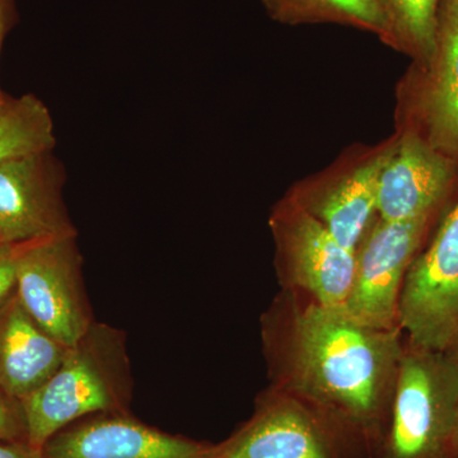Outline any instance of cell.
I'll return each instance as SVG.
<instances>
[{"instance_id": "52a82bcc", "label": "cell", "mask_w": 458, "mask_h": 458, "mask_svg": "<svg viewBox=\"0 0 458 458\" xmlns=\"http://www.w3.org/2000/svg\"><path fill=\"white\" fill-rule=\"evenodd\" d=\"M397 322L410 345L445 352L450 344L458 325V203L410 264Z\"/></svg>"}, {"instance_id": "8992f818", "label": "cell", "mask_w": 458, "mask_h": 458, "mask_svg": "<svg viewBox=\"0 0 458 458\" xmlns=\"http://www.w3.org/2000/svg\"><path fill=\"white\" fill-rule=\"evenodd\" d=\"M269 225L280 289L309 295L327 306H345L354 279L355 251L343 246L291 197L274 207Z\"/></svg>"}, {"instance_id": "2e32d148", "label": "cell", "mask_w": 458, "mask_h": 458, "mask_svg": "<svg viewBox=\"0 0 458 458\" xmlns=\"http://www.w3.org/2000/svg\"><path fill=\"white\" fill-rule=\"evenodd\" d=\"M271 17L286 25L336 23L376 33L386 40L387 25L377 0H261Z\"/></svg>"}, {"instance_id": "9a60e30c", "label": "cell", "mask_w": 458, "mask_h": 458, "mask_svg": "<svg viewBox=\"0 0 458 458\" xmlns=\"http://www.w3.org/2000/svg\"><path fill=\"white\" fill-rule=\"evenodd\" d=\"M49 108L33 95L7 98L0 105V165L53 150L56 144Z\"/></svg>"}, {"instance_id": "5b68a950", "label": "cell", "mask_w": 458, "mask_h": 458, "mask_svg": "<svg viewBox=\"0 0 458 458\" xmlns=\"http://www.w3.org/2000/svg\"><path fill=\"white\" fill-rule=\"evenodd\" d=\"M16 292L36 324L73 348L95 324L84 294L77 233L14 246Z\"/></svg>"}, {"instance_id": "7402d4cb", "label": "cell", "mask_w": 458, "mask_h": 458, "mask_svg": "<svg viewBox=\"0 0 458 458\" xmlns=\"http://www.w3.org/2000/svg\"><path fill=\"white\" fill-rule=\"evenodd\" d=\"M443 352L458 366V325L450 344H448L447 348H445V351Z\"/></svg>"}, {"instance_id": "6da1fadb", "label": "cell", "mask_w": 458, "mask_h": 458, "mask_svg": "<svg viewBox=\"0 0 458 458\" xmlns=\"http://www.w3.org/2000/svg\"><path fill=\"white\" fill-rule=\"evenodd\" d=\"M260 335L269 385L335 415L372 458L405 348L401 328L369 327L345 307L280 289L261 315Z\"/></svg>"}, {"instance_id": "d6986e66", "label": "cell", "mask_w": 458, "mask_h": 458, "mask_svg": "<svg viewBox=\"0 0 458 458\" xmlns=\"http://www.w3.org/2000/svg\"><path fill=\"white\" fill-rule=\"evenodd\" d=\"M16 286L14 246L0 245V306L13 293Z\"/></svg>"}, {"instance_id": "603a6c76", "label": "cell", "mask_w": 458, "mask_h": 458, "mask_svg": "<svg viewBox=\"0 0 458 458\" xmlns=\"http://www.w3.org/2000/svg\"><path fill=\"white\" fill-rule=\"evenodd\" d=\"M454 452H456V457L458 458V406L456 412V420H454Z\"/></svg>"}, {"instance_id": "ffe728a7", "label": "cell", "mask_w": 458, "mask_h": 458, "mask_svg": "<svg viewBox=\"0 0 458 458\" xmlns=\"http://www.w3.org/2000/svg\"><path fill=\"white\" fill-rule=\"evenodd\" d=\"M0 458H47L27 441H0Z\"/></svg>"}, {"instance_id": "7a4b0ae2", "label": "cell", "mask_w": 458, "mask_h": 458, "mask_svg": "<svg viewBox=\"0 0 458 458\" xmlns=\"http://www.w3.org/2000/svg\"><path fill=\"white\" fill-rule=\"evenodd\" d=\"M131 390L122 335L93 324L38 390L21 403L26 441L41 450L69 424L98 412L122 414Z\"/></svg>"}, {"instance_id": "9c48e42d", "label": "cell", "mask_w": 458, "mask_h": 458, "mask_svg": "<svg viewBox=\"0 0 458 458\" xmlns=\"http://www.w3.org/2000/svg\"><path fill=\"white\" fill-rule=\"evenodd\" d=\"M64 182L53 150L0 165V245L77 233L63 199Z\"/></svg>"}, {"instance_id": "8fae6325", "label": "cell", "mask_w": 458, "mask_h": 458, "mask_svg": "<svg viewBox=\"0 0 458 458\" xmlns=\"http://www.w3.org/2000/svg\"><path fill=\"white\" fill-rule=\"evenodd\" d=\"M454 168L418 132H406L394 143L382 171L377 216L384 221H408L432 216L450 188Z\"/></svg>"}, {"instance_id": "3957f363", "label": "cell", "mask_w": 458, "mask_h": 458, "mask_svg": "<svg viewBox=\"0 0 458 458\" xmlns=\"http://www.w3.org/2000/svg\"><path fill=\"white\" fill-rule=\"evenodd\" d=\"M458 366L443 352L410 345L372 458H457Z\"/></svg>"}, {"instance_id": "30bf717a", "label": "cell", "mask_w": 458, "mask_h": 458, "mask_svg": "<svg viewBox=\"0 0 458 458\" xmlns=\"http://www.w3.org/2000/svg\"><path fill=\"white\" fill-rule=\"evenodd\" d=\"M47 458H219V445L170 436L122 414L65 428L42 448Z\"/></svg>"}, {"instance_id": "5bb4252c", "label": "cell", "mask_w": 458, "mask_h": 458, "mask_svg": "<svg viewBox=\"0 0 458 458\" xmlns=\"http://www.w3.org/2000/svg\"><path fill=\"white\" fill-rule=\"evenodd\" d=\"M428 68L420 114L426 135L437 150L458 157V0H442L436 51Z\"/></svg>"}, {"instance_id": "44dd1931", "label": "cell", "mask_w": 458, "mask_h": 458, "mask_svg": "<svg viewBox=\"0 0 458 458\" xmlns=\"http://www.w3.org/2000/svg\"><path fill=\"white\" fill-rule=\"evenodd\" d=\"M12 20V0H0V51H2L3 41L7 35L9 25ZM8 96L3 93L0 89V105L7 99Z\"/></svg>"}, {"instance_id": "e0dca14e", "label": "cell", "mask_w": 458, "mask_h": 458, "mask_svg": "<svg viewBox=\"0 0 458 458\" xmlns=\"http://www.w3.org/2000/svg\"><path fill=\"white\" fill-rule=\"evenodd\" d=\"M386 25V42L426 68L436 51L442 0H377Z\"/></svg>"}, {"instance_id": "277c9868", "label": "cell", "mask_w": 458, "mask_h": 458, "mask_svg": "<svg viewBox=\"0 0 458 458\" xmlns=\"http://www.w3.org/2000/svg\"><path fill=\"white\" fill-rule=\"evenodd\" d=\"M219 445V458H370L369 443L300 394L269 385L252 417Z\"/></svg>"}, {"instance_id": "ba28073f", "label": "cell", "mask_w": 458, "mask_h": 458, "mask_svg": "<svg viewBox=\"0 0 458 458\" xmlns=\"http://www.w3.org/2000/svg\"><path fill=\"white\" fill-rule=\"evenodd\" d=\"M430 216L394 222L377 216L355 250L354 279L344 306L346 311L369 327H400L401 289Z\"/></svg>"}, {"instance_id": "4fadbf2b", "label": "cell", "mask_w": 458, "mask_h": 458, "mask_svg": "<svg viewBox=\"0 0 458 458\" xmlns=\"http://www.w3.org/2000/svg\"><path fill=\"white\" fill-rule=\"evenodd\" d=\"M69 348L42 330L16 292L0 306V390L22 403L59 369Z\"/></svg>"}, {"instance_id": "7c38bea8", "label": "cell", "mask_w": 458, "mask_h": 458, "mask_svg": "<svg viewBox=\"0 0 458 458\" xmlns=\"http://www.w3.org/2000/svg\"><path fill=\"white\" fill-rule=\"evenodd\" d=\"M394 144L327 182L302 189L293 198L345 246L355 251L377 218L378 186Z\"/></svg>"}, {"instance_id": "ac0fdd59", "label": "cell", "mask_w": 458, "mask_h": 458, "mask_svg": "<svg viewBox=\"0 0 458 458\" xmlns=\"http://www.w3.org/2000/svg\"><path fill=\"white\" fill-rule=\"evenodd\" d=\"M0 441H26V426L21 403L0 390Z\"/></svg>"}]
</instances>
